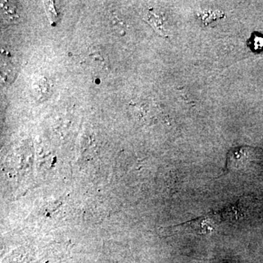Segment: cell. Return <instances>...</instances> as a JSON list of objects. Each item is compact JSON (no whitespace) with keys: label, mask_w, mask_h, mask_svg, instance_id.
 Segmentation results:
<instances>
[{"label":"cell","mask_w":263,"mask_h":263,"mask_svg":"<svg viewBox=\"0 0 263 263\" xmlns=\"http://www.w3.org/2000/svg\"><path fill=\"white\" fill-rule=\"evenodd\" d=\"M46 5V10H47L48 14L49 15V18L52 21H55L57 18V13L54 10V6H53V3L51 1L45 2Z\"/></svg>","instance_id":"3957f363"},{"label":"cell","mask_w":263,"mask_h":263,"mask_svg":"<svg viewBox=\"0 0 263 263\" xmlns=\"http://www.w3.org/2000/svg\"><path fill=\"white\" fill-rule=\"evenodd\" d=\"M247 46L254 53L263 51V34L259 32H253L247 41Z\"/></svg>","instance_id":"6da1fadb"},{"label":"cell","mask_w":263,"mask_h":263,"mask_svg":"<svg viewBox=\"0 0 263 263\" xmlns=\"http://www.w3.org/2000/svg\"><path fill=\"white\" fill-rule=\"evenodd\" d=\"M199 16L201 17L204 24L208 25V24L212 23V22L216 20V19L223 18L224 16V14L221 10L220 11L216 10V11H208L207 13L199 15Z\"/></svg>","instance_id":"7a4b0ae2"}]
</instances>
